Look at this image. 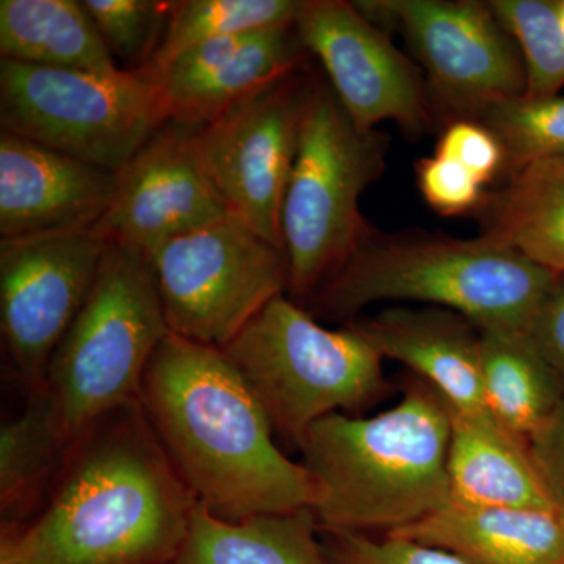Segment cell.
I'll return each mask as SVG.
<instances>
[{
  "mask_svg": "<svg viewBox=\"0 0 564 564\" xmlns=\"http://www.w3.org/2000/svg\"><path fill=\"white\" fill-rule=\"evenodd\" d=\"M198 499L140 402L70 441L43 507L0 532V564H174Z\"/></svg>",
  "mask_w": 564,
  "mask_h": 564,
  "instance_id": "1",
  "label": "cell"
},
{
  "mask_svg": "<svg viewBox=\"0 0 564 564\" xmlns=\"http://www.w3.org/2000/svg\"><path fill=\"white\" fill-rule=\"evenodd\" d=\"M139 402L212 514L234 522L313 508V475L282 454L269 415L220 348L170 333L144 370Z\"/></svg>",
  "mask_w": 564,
  "mask_h": 564,
  "instance_id": "2",
  "label": "cell"
},
{
  "mask_svg": "<svg viewBox=\"0 0 564 564\" xmlns=\"http://www.w3.org/2000/svg\"><path fill=\"white\" fill-rule=\"evenodd\" d=\"M451 404L411 375L383 413L315 422L300 454L313 475V513L325 533L399 532L451 503Z\"/></svg>",
  "mask_w": 564,
  "mask_h": 564,
  "instance_id": "3",
  "label": "cell"
},
{
  "mask_svg": "<svg viewBox=\"0 0 564 564\" xmlns=\"http://www.w3.org/2000/svg\"><path fill=\"white\" fill-rule=\"evenodd\" d=\"M556 273L491 239L369 231L304 304L317 321L347 325L364 307L410 303L455 311L480 329L525 334Z\"/></svg>",
  "mask_w": 564,
  "mask_h": 564,
  "instance_id": "4",
  "label": "cell"
},
{
  "mask_svg": "<svg viewBox=\"0 0 564 564\" xmlns=\"http://www.w3.org/2000/svg\"><path fill=\"white\" fill-rule=\"evenodd\" d=\"M269 415L274 433L302 447L326 415H359L392 391L383 356L355 323L323 326L306 307L278 296L221 348Z\"/></svg>",
  "mask_w": 564,
  "mask_h": 564,
  "instance_id": "5",
  "label": "cell"
},
{
  "mask_svg": "<svg viewBox=\"0 0 564 564\" xmlns=\"http://www.w3.org/2000/svg\"><path fill=\"white\" fill-rule=\"evenodd\" d=\"M386 150L383 133L359 131L332 85L314 76L281 212L288 296L300 306L337 273L369 231L359 199L383 174Z\"/></svg>",
  "mask_w": 564,
  "mask_h": 564,
  "instance_id": "6",
  "label": "cell"
},
{
  "mask_svg": "<svg viewBox=\"0 0 564 564\" xmlns=\"http://www.w3.org/2000/svg\"><path fill=\"white\" fill-rule=\"evenodd\" d=\"M170 333L148 256L109 242L44 386L69 444L115 408L139 402L144 370Z\"/></svg>",
  "mask_w": 564,
  "mask_h": 564,
  "instance_id": "7",
  "label": "cell"
},
{
  "mask_svg": "<svg viewBox=\"0 0 564 564\" xmlns=\"http://www.w3.org/2000/svg\"><path fill=\"white\" fill-rule=\"evenodd\" d=\"M154 66L102 74L0 58V126L120 173L165 124Z\"/></svg>",
  "mask_w": 564,
  "mask_h": 564,
  "instance_id": "8",
  "label": "cell"
},
{
  "mask_svg": "<svg viewBox=\"0 0 564 564\" xmlns=\"http://www.w3.org/2000/svg\"><path fill=\"white\" fill-rule=\"evenodd\" d=\"M170 332L225 348L272 300L288 295L284 250L234 214L148 256Z\"/></svg>",
  "mask_w": 564,
  "mask_h": 564,
  "instance_id": "9",
  "label": "cell"
},
{
  "mask_svg": "<svg viewBox=\"0 0 564 564\" xmlns=\"http://www.w3.org/2000/svg\"><path fill=\"white\" fill-rule=\"evenodd\" d=\"M373 24L399 29L426 74L433 109L445 124L474 120L486 106L525 95L521 51L488 2L367 0Z\"/></svg>",
  "mask_w": 564,
  "mask_h": 564,
  "instance_id": "10",
  "label": "cell"
},
{
  "mask_svg": "<svg viewBox=\"0 0 564 564\" xmlns=\"http://www.w3.org/2000/svg\"><path fill=\"white\" fill-rule=\"evenodd\" d=\"M307 69L306 62L217 120L193 128L199 162L229 212L280 250L282 203L314 80Z\"/></svg>",
  "mask_w": 564,
  "mask_h": 564,
  "instance_id": "11",
  "label": "cell"
},
{
  "mask_svg": "<svg viewBox=\"0 0 564 564\" xmlns=\"http://www.w3.org/2000/svg\"><path fill=\"white\" fill-rule=\"evenodd\" d=\"M109 240L76 229L0 240V332L10 372L43 391L52 356L79 314Z\"/></svg>",
  "mask_w": 564,
  "mask_h": 564,
  "instance_id": "12",
  "label": "cell"
},
{
  "mask_svg": "<svg viewBox=\"0 0 564 564\" xmlns=\"http://www.w3.org/2000/svg\"><path fill=\"white\" fill-rule=\"evenodd\" d=\"M295 28L359 131L393 121L421 135L432 126L434 109L421 70L355 2L303 0Z\"/></svg>",
  "mask_w": 564,
  "mask_h": 564,
  "instance_id": "13",
  "label": "cell"
},
{
  "mask_svg": "<svg viewBox=\"0 0 564 564\" xmlns=\"http://www.w3.org/2000/svg\"><path fill=\"white\" fill-rule=\"evenodd\" d=\"M229 214L199 162L193 128L169 121L117 173L113 198L95 229L110 243L150 256Z\"/></svg>",
  "mask_w": 564,
  "mask_h": 564,
  "instance_id": "14",
  "label": "cell"
},
{
  "mask_svg": "<svg viewBox=\"0 0 564 564\" xmlns=\"http://www.w3.org/2000/svg\"><path fill=\"white\" fill-rule=\"evenodd\" d=\"M307 58L295 24L188 47L155 68L166 122L209 124Z\"/></svg>",
  "mask_w": 564,
  "mask_h": 564,
  "instance_id": "15",
  "label": "cell"
},
{
  "mask_svg": "<svg viewBox=\"0 0 564 564\" xmlns=\"http://www.w3.org/2000/svg\"><path fill=\"white\" fill-rule=\"evenodd\" d=\"M117 173L33 141L0 133V237L96 228Z\"/></svg>",
  "mask_w": 564,
  "mask_h": 564,
  "instance_id": "16",
  "label": "cell"
},
{
  "mask_svg": "<svg viewBox=\"0 0 564 564\" xmlns=\"http://www.w3.org/2000/svg\"><path fill=\"white\" fill-rule=\"evenodd\" d=\"M352 323L383 358L402 362L455 411L491 414L481 381L480 328L469 318L444 307L397 304Z\"/></svg>",
  "mask_w": 564,
  "mask_h": 564,
  "instance_id": "17",
  "label": "cell"
},
{
  "mask_svg": "<svg viewBox=\"0 0 564 564\" xmlns=\"http://www.w3.org/2000/svg\"><path fill=\"white\" fill-rule=\"evenodd\" d=\"M452 413L451 503L469 508H554L530 441L492 414ZM563 513V511H562Z\"/></svg>",
  "mask_w": 564,
  "mask_h": 564,
  "instance_id": "18",
  "label": "cell"
},
{
  "mask_svg": "<svg viewBox=\"0 0 564 564\" xmlns=\"http://www.w3.org/2000/svg\"><path fill=\"white\" fill-rule=\"evenodd\" d=\"M452 552L469 564H564V513L554 508H469L448 503L388 533Z\"/></svg>",
  "mask_w": 564,
  "mask_h": 564,
  "instance_id": "19",
  "label": "cell"
},
{
  "mask_svg": "<svg viewBox=\"0 0 564 564\" xmlns=\"http://www.w3.org/2000/svg\"><path fill=\"white\" fill-rule=\"evenodd\" d=\"M475 215L481 237L564 274V155L507 174Z\"/></svg>",
  "mask_w": 564,
  "mask_h": 564,
  "instance_id": "20",
  "label": "cell"
},
{
  "mask_svg": "<svg viewBox=\"0 0 564 564\" xmlns=\"http://www.w3.org/2000/svg\"><path fill=\"white\" fill-rule=\"evenodd\" d=\"M174 564H332L311 508L225 521L199 503Z\"/></svg>",
  "mask_w": 564,
  "mask_h": 564,
  "instance_id": "21",
  "label": "cell"
},
{
  "mask_svg": "<svg viewBox=\"0 0 564 564\" xmlns=\"http://www.w3.org/2000/svg\"><path fill=\"white\" fill-rule=\"evenodd\" d=\"M0 55L51 68L102 74L120 69L77 0H2Z\"/></svg>",
  "mask_w": 564,
  "mask_h": 564,
  "instance_id": "22",
  "label": "cell"
},
{
  "mask_svg": "<svg viewBox=\"0 0 564 564\" xmlns=\"http://www.w3.org/2000/svg\"><path fill=\"white\" fill-rule=\"evenodd\" d=\"M68 447L46 389L28 393L21 413L0 429V532L25 524L43 507Z\"/></svg>",
  "mask_w": 564,
  "mask_h": 564,
  "instance_id": "23",
  "label": "cell"
},
{
  "mask_svg": "<svg viewBox=\"0 0 564 564\" xmlns=\"http://www.w3.org/2000/svg\"><path fill=\"white\" fill-rule=\"evenodd\" d=\"M480 361L489 413L530 441L564 402L562 378L525 334L480 329Z\"/></svg>",
  "mask_w": 564,
  "mask_h": 564,
  "instance_id": "24",
  "label": "cell"
},
{
  "mask_svg": "<svg viewBox=\"0 0 564 564\" xmlns=\"http://www.w3.org/2000/svg\"><path fill=\"white\" fill-rule=\"evenodd\" d=\"M300 0H182L172 2L169 25L152 66L206 41L251 35L295 24Z\"/></svg>",
  "mask_w": 564,
  "mask_h": 564,
  "instance_id": "25",
  "label": "cell"
},
{
  "mask_svg": "<svg viewBox=\"0 0 564 564\" xmlns=\"http://www.w3.org/2000/svg\"><path fill=\"white\" fill-rule=\"evenodd\" d=\"M488 3L524 58V98L560 95L564 88V29L558 0H491Z\"/></svg>",
  "mask_w": 564,
  "mask_h": 564,
  "instance_id": "26",
  "label": "cell"
},
{
  "mask_svg": "<svg viewBox=\"0 0 564 564\" xmlns=\"http://www.w3.org/2000/svg\"><path fill=\"white\" fill-rule=\"evenodd\" d=\"M473 121L480 122L497 137L503 150L507 174L564 155V96L529 99L508 98L486 106Z\"/></svg>",
  "mask_w": 564,
  "mask_h": 564,
  "instance_id": "27",
  "label": "cell"
},
{
  "mask_svg": "<svg viewBox=\"0 0 564 564\" xmlns=\"http://www.w3.org/2000/svg\"><path fill=\"white\" fill-rule=\"evenodd\" d=\"M107 50L122 70L152 65L169 25L172 2L84 0Z\"/></svg>",
  "mask_w": 564,
  "mask_h": 564,
  "instance_id": "28",
  "label": "cell"
},
{
  "mask_svg": "<svg viewBox=\"0 0 564 564\" xmlns=\"http://www.w3.org/2000/svg\"><path fill=\"white\" fill-rule=\"evenodd\" d=\"M321 533L332 564H469L444 549L395 534L375 540L367 533Z\"/></svg>",
  "mask_w": 564,
  "mask_h": 564,
  "instance_id": "29",
  "label": "cell"
},
{
  "mask_svg": "<svg viewBox=\"0 0 564 564\" xmlns=\"http://www.w3.org/2000/svg\"><path fill=\"white\" fill-rule=\"evenodd\" d=\"M415 180L425 203L444 217L475 214L488 193L473 173L440 154L419 159Z\"/></svg>",
  "mask_w": 564,
  "mask_h": 564,
  "instance_id": "30",
  "label": "cell"
},
{
  "mask_svg": "<svg viewBox=\"0 0 564 564\" xmlns=\"http://www.w3.org/2000/svg\"><path fill=\"white\" fill-rule=\"evenodd\" d=\"M434 154L444 155L473 173L488 187L500 180L505 169L503 150L488 128L473 120H455L444 126Z\"/></svg>",
  "mask_w": 564,
  "mask_h": 564,
  "instance_id": "31",
  "label": "cell"
},
{
  "mask_svg": "<svg viewBox=\"0 0 564 564\" xmlns=\"http://www.w3.org/2000/svg\"><path fill=\"white\" fill-rule=\"evenodd\" d=\"M529 339L564 383V274H556L534 317Z\"/></svg>",
  "mask_w": 564,
  "mask_h": 564,
  "instance_id": "32",
  "label": "cell"
},
{
  "mask_svg": "<svg viewBox=\"0 0 564 564\" xmlns=\"http://www.w3.org/2000/svg\"><path fill=\"white\" fill-rule=\"evenodd\" d=\"M530 448L556 508L564 513V402L530 437Z\"/></svg>",
  "mask_w": 564,
  "mask_h": 564,
  "instance_id": "33",
  "label": "cell"
},
{
  "mask_svg": "<svg viewBox=\"0 0 564 564\" xmlns=\"http://www.w3.org/2000/svg\"><path fill=\"white\" fill-rule=\"evenodd\" d=\"M558 13L560 20H562V25L564 29V0H558Z\"/></svg>",
  "mask_w": 564,
  "mask_h": 564,
  "instance_id": "34",
  "label": "cell"
}]
</instances>
